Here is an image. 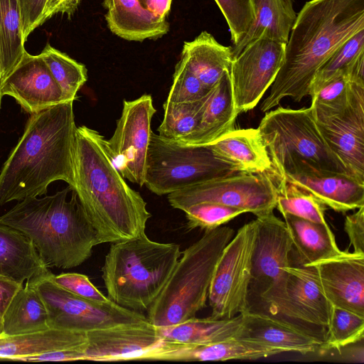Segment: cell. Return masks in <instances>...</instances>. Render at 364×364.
Instances as JSON below:
<instances>
[{"label": "cell", "mask_w": 364, "mask_h": 364, "mask_svg": "<svg viewBox=\"0 0 364 364\" xmlns=\"http://www.w3.org/2000/svg\"><path fill=\"white\" fill-rule=\"evenodd\" d=\"M364 29V0H310L300 10L285 46L282 65L264 100L267 112L286 97L309 95L318 70L346 41Z\"/></svg>", "instance_id": "obj_1"}, {"label": "cell", "mask_w": 364, "mask_h": 364, "mask_svg": "<svg viewBox=\"0 0 364 364\" xmlns=\"http://www.w3.org/2000/svg\"><path fill=\"white\" fill-rule=\"evenodd\" d=\"M74 191L100 244L146 235L151 217L146 203L131 188L107 151L105 138L86 126L76 128Z\"/></svg>", "instance_id": "obj_2"}, {"label": "cell", "mask_w": 364, "mask_h": 364, "mask_svg": "<svg viewBox=\"0 0 364 364\" xmlns=\"http://www.w3.org/2000/svg\"><path fill=\"white\" fill-rule=\"evenodd\" d=\"M76 128L73 101L31 114L0 171V205L41 196L55 181L74 189Z\"/></svg>", "instance_id": "obj_3"}, {"label": "cell", "mask_w": 364, "mask_h": 364, "mask_svg": "<svg viewBox=\"0 0 364 364\" xmlns=\"http://www.w3.org/2000/svg\"><path fill=\"white\" fill-rule=\"evenodd\" d=\"M0 223L27 236L48 268L77 267L100 244L76 192L69 186L51 196L18 201L0 216Z\"/></svg>", "instance_id": "obj_4"}, {"label": "cell", "mask_w": 364, "mask_h": 364, "mask_svg": "<svg viewBox=\"0 0 364 364\" xmlns=\"http://www.w3.org/2000/svg\"><path fill=\"white\" fill-rule=\"evenodd\" d=\"M181 255L176 243L146 235L112 243L102 267L107 297L131 310H148L168 280Z\"/></svg>", "instance_id": "obj_5"}, {"label": "cell", "mask_w": 364, "mask_h": 364, "mask_svg": "<svg viewBox=\"0 0 364 364\" xmlns=\"http://www.w3.org/2000/svg\"><path fill=\"white\" fill-rule=\"evenodd\" d=\"M234 234L232 228L222 225L205 230L181 252L168 280L148 309L151 324L176 325L196 317L205 306L216 265Z\"/></svg>", "instance_id": "obj_6"}, {"label": "cell", "mask_w": 364, "mask_h": 364, "mask_svg": "<svg viewBox=\"0 0 364 364\" xmlns=\"http://www.w3.org/2000/svg\"><path fill=\"white\" fill-rule=\"evenodd\" d=\"M257 129L279 176L299 168L350 174L326 143L310 107L268 111Z\"/></svg>", "instance_id": "obj_7"}, {"label": "cell", "mask_w": 364, "mask_h": 364, "mask_svg": "<svg viewBox=\"0 0 364 364\" xmlns=\"http://www.w3.org/2000/svg\"><path fill=\"white\" fill-rule=\"evenodd\" d=\"M236 173L208 146L184 145L151 133L144 185L158 196Z\"/></svg>", "instance_id": "obj_8"}, {"label": "cell", "mask_w": 364, "mask_h": 364, "mask_svg": "<svg viewBox=\"0 0 364 364\" xmlns=\"http://www.w3.org/2000/svg\"><path fill=\"white\" fill-rule=\"evenodd\" d=\"M50 274L29 283L46 306L50 328L87 333L149 321L140 311L124 308L111 300L99 302L75 295L54 283Z\"/></svg>", "instance_id": "obj_9"}, {"label": "cell", "mask_w": 364, "mask_h": 364, "mask_svg": "<svg viewBox=\"0 0 364 364\" xmlns=\"http://www.w3.org/2000/svg\"><path fill=\"white\" fill-rule=\"evenodd\" d=\"M248 296L259 300L247 311L263 313L284 296L292 242L284 221L273 213L257 217Z\"/></svg>", "instance_id": "obj_10"}, {"label": "cell", "mask_w": 364, "mask_h": 364, "mask_svg": "<svg viewBox=\"0 0 364 364\" xmlns=\"http://www.w3.org/2000/svg\"><path fill=\"white\" fill-rule=\"evenodd\" d=\"M277 189L271 173L237 172L195 184L167 195L169 204L184 211L199 203H215L257 217L273 213Z\"/></svg>", "instance_id": "obj_11"}, {"label": "cell", "mask_w": 364, "mask_h": 364, "mask_svg": "<svg viewBox=\"0 0 364 364\" xmlns=\"http://www.w3.org/2000/svg\"><path fill=\"white\" fill-rule=\"evenodd\" d=\"M255 237L254 220L242 225L225 247L208 292L212 317L230 318L247 311Z\"/></svg>", "instance_id": "obj_12"}, {"label": "cell", "mask_w": 364, "mask_h": 364, "mask_svg": "<svg viewBox=\"0 0 364 364\" xmlns=\"http://www.w3.org/2000/svg\"><path fill=\"white\" fill-rule=\"evenodd\" d=\"M286 271L288 277L284 298L262 314L295 328L323 345L332 305L324 295L316 271L311 266H289Z\"/></svg>", "instance_id": "obj_13"}, {"label": "cell", "mask_w": 364, "mask_h": 364, "mask_svg": "<svg viewBox=\"0 0 364 364\" xmlns=\"http://www.w3.org/2000/svg\"><path fill=\"white\" fill-rule=\"evenodd\" d=\"M156 110L149 95L124 100L112 136L105 139L112 161L122 176L140 186L144 184L151 119Z\"/></svg>", "instance_id": "obj_14"}, {"label": "cell", "mask_w": 364, "mask_h": 364, "mask_svg": "<svg viewBox=\"0 0 364 364\" xmlns=\"http://www.w3.org/2000/svg\"><path fill=\"white\" fill-rule=\"evenodd\" d=\"M285 46L283 43L259 39L233 59L230 73L238 114L253 109L272 85L282 65Z\"/></svg>", "instance_id": "obj_15"}, {"label": "cell", "mask_w": 364, "mask_h": 364, "mask_svg": "<svg viewBox=\"0 0 364 364\" xmlns=\"http://www.w3.org/2000/svg\"><path fill=\"white\" fill-rule=\"evenodd\" d=\"M86 360L92 361L149 360L163 342L150 321L119 325L86 333Z\"/></svg>", "instance_id": "obj_16"}, {"label": "cell", "mask_w": 364, "mask_h": 364, "mask_svg": "<svg viewBox=\"0 0 364 364\" xmlns=\"http://www.w3.org/2000/svg\"><path fill=\"white\" fill-rule=\"evenodd\" d=\"M307 266L315 268L324 295L332 306L364 317V254L342 252Z\"/></svg>", "instance_id": "obj_17"}, {"label": "cell", "mask_w": 364, "mask_h": 364, "mask_svg": "<svg viewBox=\"0 0 364 364\" xmlns=\"http://www.w3.org/2000/svg\"><path fill=\"white\" fill-rule=\"evenodd\" d=\"M316 124L349 173L364 181V84L357 86L350 106L343 114Z\"/></svg>", "instance_id": "obj_18"}, {"label": "cell", "mask_w": 364, "mask_h": 364, "mask_svg": "<svg viewBox=\"0 0 364 364\" xmlns=\"http://www.w3.org/2000/svg\"><path fill=\"white\" fill-rule=\"evenodd\" d=\"M0 94L14 98L31 114L64 102L60 88L44 61L39 55L26 51L0 85Z\"/></svg>", "instance_id": "obj_19"}, {"label": "cell", "mask_w": 364, "mask_h": 364, "mask_svg": "<svg viewBox=\"0 0 364 364\" xmlns=\"http://www.w3.org/2000/svg\"><path fill=\"white\" fill-rule=\"evenodd\" d=\"M277 176L335 211L344 213L364 206V181L353 175L299 168Z\"/></svg>", "instance_id": "obj_20"}, {"label": "cell", "mask_w": 364, "mask_h": 364, "mask_svg": "<svg viewBox=\"0 0 364 364\" xmlns=\"http://www.w3.org/2000/svg\"><path fill=\"white\" fill-rule=\"evenodd\" d=\"M237 114L230 73L226 70L205 96L194 131L178 143L189 146L209 145L234 129Z\"/></svg>", "instance_id": "obj_21"}, {"label": "cell", "mask_w": 364, "mask_h": 364, "mask_svg": "<svg viewBox=\"0 0 364 364\" xmlns=\"http://www.w3.org/2000/svg\"><path fill=\"white\" fill-rule=\"evenodd\" d=\"M236 338L282 353L308 354L318 351L321 343L295 328L268 315L247 311Z\"/></svg>", "instance_id": "obj_22"}, {"label": "cell", "mask_w": 364, "mask_h": 364, "mask_svg": "<svg viewBox=\"0 0 364 364\" xmlns=\"http://www.w3.org/2000/svg\"><path fill=\"white\" fill-rule=\"evenodd\" d=\"M282 353L237 338L206 345H187L164 341L154 353L153 360L166 361H224L229 360H256Z\"/></svg>", "instance_id": "obj_23"}, {"label": "cell", "mask_w": 364, "mask_h": 364, "mask_svg": "<svg viewBox=\"0 0 364 364\" xmlns=\"http://www.w3.org/2000/svg\"><path fill=\"white\" fill-rule=\"evenodd\" d=\"M207 146L237 172L260 173L272 169L258 129H234Z\"/></svg>", "instance_id": "obj_24"}, {"label": "cell", "mask_w": 364, "mask_h": 364, "mask_svg": "<svg viewBox=\"0 0 364 364\" xmlns=\"http://www.w3.org/2000/svg\"><path fill=\"white\" fill-rule=\"evenodd\" d=\"M49 272L27 236L0 223V276L23 284Z\"/></svg>", "instance_id": "obj_25"}, {"label": "cell", "mask_w": 364, "mask_h": 364, "mask_svg": "<svg viewBox=\"0 0 364 364\" xmlns=\"http://www.w3.org/2000/svg\"><path fill=\"white\" fill-rule=\"evenodd\" d=\"M105 19L116 36L130 41L157 39L169 31V23L141 6L139 0H104Z\"/></svg>", "instance_id": "obj_26"}, {"label": "cell", "mask_w": 364, "mask_h": 364, "mask_svg": "<svg viewBox=\"0 0 364 364\" xmlns=\"http://www.w3.org/2000/svg\"><path fill=\"white\" fill-rule=\"evenodd\" d=\"M87 346L85 332L48 328L18 334L0 335V359L18 360L23 357L48 352L85 349Z\"/></svg>", "instance_id": "obj_27"}, {"label": "cell", "mask_w": 364, "mask_h": 364, "mask_svg": "<svg viewBox=\"0 0 364 364\" xmlns=\"http://www.w3.org/2000/svg\"><path fill=\"white\" fill-rule=\"evenodd\" d=\"M294 0H255V18L243 38L232 48L233 59L259 39L287 44L296 18Z\"/></svg>", "instance_id": "obj_28"}, {"label": "cell", "mask_w": 364, "mask_h": 364, "mask_svg": "<svg viewBox=\"0 0 364 364\" xmlns=\"http://www.w3.org/2000/svg\"><path fill=\"white\" fill-rule=\"evenodd\" d=\"M180 59L208 89L218 82L225 71H230L233 60L232 47L219 43L207 31L184 42Z\"/></svg>", "instance_id": "obj_29"}, {"label": "cell", "mask_w": 364, "mask_h": 364, "mask_svg": "<svg viewBox=\"0 0 364 364\" xmlns=\"http://www.w3.org/2000/svg\"><path fill=\"white\" fill-rule=\"evenodd\" d=\"M242 321V314L230 318H216L210 316L202 318L194 317L176 325L157 328L165 341L187 345H206L236 338Z\"/></svg>", "instance_id": "obj_30"}, {"label": "cell", "mask_w": 364, "mask_h": 364, "mask_svg": "<svg viewBox=\"0 0 364 364\" xmlns=\"http://www.w3.org/2000/svg\"><path fill=\"white\" fill-rule=\"evenodd\" d=\"M283 217L301 266L327 259L342 252L327 223H317L290 214H284Z\"/></svg>", "instance_id": "obj_31"}, {"label": "cell", "mask_w": 364, "mask_h": 364, "mask_svg": "<svg viewBox=\"0 0 364 364\" xmlns=\"http://www.w3.org/2000/svg\"><path fill=\"white\" fill-rule=\"evenodd\" d=\"M3 334L11 336L49 328L46 306L34 287L26 282L2 316Z\"/></svg>", "instance_id": "obj_32"}, {"label": "cell", "mask_w": 364, "mask_h": 364, "mask_svg": "<svg viewBox=\"0 0 364 364\" xmlns=\"http://www.w3.org/2000/svg\"><path fill=\"white\" fill-rule=\"evenodd\" d=\"M360 84H364V77L353 75L350 67L326 82L311 96L315 120L323 122L343 114Z\"/></svg>", "instance_id": "obj_33"}, {"label": "cell", "mask_w": 364, "mask_h": 364, "mask_svg": "<svg viewBox=\"0 0 364 364\" xmlns=\"http://www.w3.org/2000/svg\"><path fill=\"white\" fill-rule=\"evenodd\" d=\"M25 51L19 0H0V85L20 63Z\"/></svg>", "instance_id": "obj_34"}, {"label": "cell", "mask_w": 364, "mask_h": 364, "mask_svg": "<svg viewBox=\"0 0 364 364\" xmlns=\"http://www.w3.org/2000/svg\"><path fill=\"white\" fill-rule=\"evenodd\" d=\"M39 55L60 88L63 101H74L87 80L86 67L49 44Z\"/></svg>", "instance_id": "obj_35"}, {"label": "cell", "mask_w": 364, "mask_h": 364, "mask_svg": "<svg viewBox=\"0 0 364 364\" xmlns=\"http://www.w3.org/2000/svg\"><path fill=\"white\" fill-rule=\"evenodd\" d=\"M277 196L276 208L282 213L290 214L317 223L326 224V205L313 195L279 177L272 170Z\"/></svg>", "instance_id": "obj_36"}, {"label": "cell", "mask_w": 364, "mask_h": 364, "mask_svg": "<svg viewBox=\"0 0 364 364\" xmlns=\"http://www.w3.org/2000/svg\"><path fill=\"white\" fill-rule=\"evenodd\" d=\"M205 96L196 102H165L164 119L158 128V134L166 140L176 142L190 135L198 124Z\"/></svg>", "instance_id": "obj_37"}, {"label": "cell", "mask_w": 364, "mask_h": 364, "mask_svg": "<svg viewBox=\"0 0 364 364\" xmlns=\"http://www.w3.org/2000/svg\"><path fill=\"white\" fill-rule=\"evenodd\" d=\"M364 338V317L332 306L326 340L318 351L338 350Z\"/></svg>", "instance_id": "obj_38"}, {"label": "cell", "mask_w": 364, "mask_h": 364, "mask_svg": "<svg viewBox=\"0 0 364 364\" xmlns=\"http://www.w3.org/2000/svg\"><path fill=\"white\" fill-rule=\"evenodd\" d=\"M362 55H364V29L341 46L318 70L311 85L309 96L337 73L347 70Z\"/></svg>", "instance_id": "obj_39"}, {"label": "cell", "mask_w": 364, "mask_h": 364, "mask_svg": "<svg viewBox=\"0 0 364 364\" xmlns=\"http://www.w3.org/2000/svg\"><path fill=\"white\" fill-rule=\"evenodd\" d=\"M189 229L213 230L245 213L243 210L215 203H199L184 211Z\"/></svg>", "instance_id": "obj_40"}, {"label": "cell", "mask_w": 364, "mask_h": 364, "mask_svg": "<svg viewBox=\"0 0 364 364\" xmlns=\"http://www.w3.org/2000/svg\"><path fill=\"white\" fill-rule=\"evenodd\" d=\"M230 32L233 45L237 44L248 31L255 18V0H215Z\"/></svg>", "instance_id": "obj_41"}, {"label": "cell", "mask_w": 364, "mask_h": 364, "mask_svg": "<svg viewBox=\"0 0 364 364\" xmlns=\"http://www.w3.org/2000/svg\"><path fill=\"white\" fill-rule=\"evenodd\" d=\"M180 59L175 67L173 82L166 102L181 103L196 102L203 98L210 91Z\"/></svg>", "instance_id": "obj_42"}, {"label": "cell", "mask_w": 364, "mask_h": 364, "mask_svg": "<svg viewBox=\"0 0 364 364\" xmlns=\"http://www.w3.org/2000/svg\"><path fill=\"white\" fill-rule=\"evenodd\" d=\"M50 277L59 287L80 297L99 302L110 300L85 274L68 272L55 275L50 272Z\"/></svg>", "instance_id": "obj_43"}, {"label": "cell", "mask_w": 364, "mask_h": 364, "mask_svg": "<svg viewBox=\"0 0 364 364\" xmlns=\"http://www.w3.org/2000/svg\"><path fill=\"white\" fill-rule=\"evenodd\" d=\"M46 1L47 0H19L24 43L30 33L40 26V18Z\"/></svg>", "instance_id": "obj_44"}, {"label": "cell", "mask_w": 364, "mask_h": 364, "mask_svg": "<svg viewBox=\"0 0 364 364\" xmlns=\"http://www.w3.org/2000/svg\"><path fill=\"white\" fill-rule=\"evenodd\" d=\"M346 217L344 230L354 252L364 254V206Z\"/></svg>", "instance_id": "obj_45"}, {"label": "cell", "mask_w": 364, "mask_h": 364, "mask_svg": "<svg viewBox=\"0 0 364 364\" xmlns=\"http://www.w3.org/2000/svg\"><path fill=\"white\" fill-rule=\"evenodd\" d=\"M85 349H68L55 350L36 355L21 358L18 361L41 362V361H73L85 360Z\"/></svg>", "instance_id": "obj_46"}, {"label": "cell", "mask_w": 364, "mask_h": 364, "mask_svg": "<svg viewBox=\"0 0 364 364\" xmlns=\"http://www.w3.org/2000/svg\"><path fill=\"white\" fill-rule=\"evenodd\" d=\"M81 0H47L39 25H42L47 20L57 14L73 15L77 9Z\"/></svg>", "instance_id": "obj_47"}, {"label": "cell", "mask_w": 364, "mask_h": 364, "mask_svg": "<svg viewBox=\"0 0 364 364\" xmlns=\"http://www.w3.org/2000/svg\"><path fill=\"white\" fill-rule=\"evenodd\" d=\"M11 279L0 276V316L2 317L16 293L23 287Z\"/></svg>", "instance_id": "obj_48"}, {"label": "cell", "mask_w": 364, "mask_h": 364, "mask_svg": "<svg viewBox=\"0 0 364 364\" xmlns=\"http://www.w3.org/2000/svg\"><path fill=\"white\" fill-rule=\"evenodd\" d=\"M143 8L154 16L166 19L171 9L172 0H139Z\"/></svg>", "instance_id": "obj_49"}, {"label": "cell", "mask_w": 364, "mask_h": 364, "mask_svg": "<svg viewBox=\"0 0 364 364\" xmlns=\"http://www.w3.org/2000/svg\"><path fill=\"white\" fill-rule=\"evenodd\" d=\"M3 334V321L2 317L0 316V335Z\"/></svg>", "instance_id": "obj_50"}, {"label": "cell", "mask_w": 364, "mask_h": 364, "mask_svg": "<svg viewBox=\"0 0 364 364\" xmlns=\"http://www.w3.org/2000/svg\"><path fill=\"white\" fill-rule=\"evenodd\" d=\"M1 98H2V97H1V95L0 94V109H1Z\"/></svg>", "instance_id": "obj_51"}, {"label": "cell", "mask_w": 364, "mask_h": 364, "mask_svg": "<svg viewBox=\"0 0 364 364\" xmlns=\"http://www.w3.org/2000/svg\"><path fill=\"white\" fill-rule=\"evenodd\" d=\"M0 69H1V54H0Z\"/></svg>", "instance_id": "obj_52"}]
</instances>
